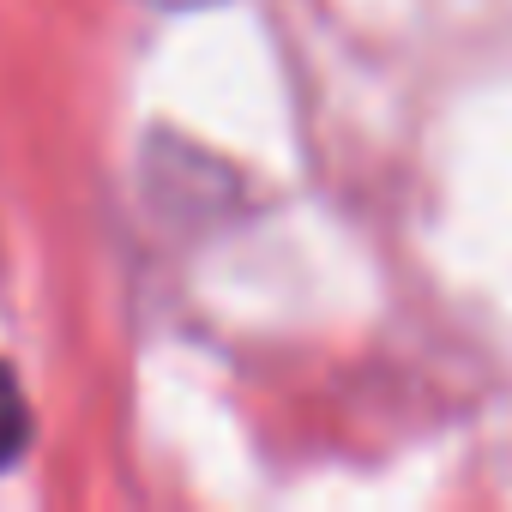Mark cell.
Here are the masks:
<instances>
[{
  "label": "cell",
  "instance_id": "6da1fadb",
  "mask_svg": "<svg viewBox=\"0 0 512 512\" xmlns=\"http://www.w3.org/2000/svg\"><path fill=\"white\" fill-rule=\"evenodd\" d=\"M25 446H31V404H25V386L13 380V368L0 362V470L19 464Z\"/></svg>",
  "mask_w": 512,
  "mask_h": 512
}]
</instances>
